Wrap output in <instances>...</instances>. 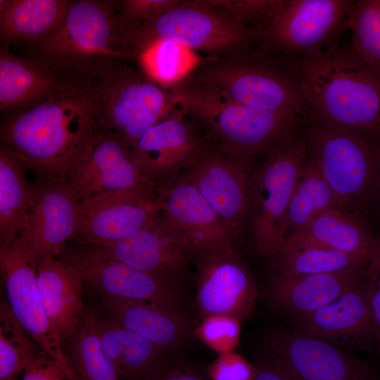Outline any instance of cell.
<instances>
[{
  "instance_id": "40",
  "label": "cell",
  "mask_w": 380,
  "mask_h": 380,
  "mask_svg": "<svg viewBox=\"0 0 380 380\" xmlns=\"http://www.w3.org/2000/svg\"><path fill=\"white\" fill-rule=\"evenodd\" d=\"M181 2L182 0L121 1L118 18L123 30V37L140 23L160 15Z\"/></svg>"
},
{
  "instance_id": "42",
  "label": "cell",
  "mask_w": 380,
  "mask_h": 380,
  "mask_svg": "<svg viewBox=\"0 0 380 380\" xmlns=\"http://www.w3.org/2000/svg\"><path fill=\"white\" fill-rule=\"evenodd\" d=\"M365 280L374 326V341L380 352V234L366 265Z\"/></svg>"
},
{
  "instance_id": "26",
  "label": "cell",
  "mask_w": 380,
  "mask_h": 380,
  "mask_svg": "<svg viewBox=\"0 0 380 380\" xmlns=\"http://www.w3.org/2000/svg\"><path fill=\"white\" fill-rule=\"evenodd\" d=\"M376 237L365 214L334 208L320 215L304 230L286 238L281 248L369 251L373 250Z\"/></svg>"
},
{
  "instance_id": "21",
  "label": "cell",
  "mask_w": 380,
  "mask_h": 380,
  "mask_svg": "<svg viewBox=\"0 0 380 380\" xmlns=\"http://www.w3.org/2000/svg\"><path fill=\"white\" fill-rule=\"evenodd\" d=\"M91 81L61 74L38 60L0 47V111L18 113L51 98L89 87Z\"/></svg>"
},
{
  "instance_id": "17",
  "label": "cell",
  "mask_w": 380,
  "mask_h": 380,
  "mask_svg": "<svg viewBox=\"0 0 380 380\" xmlns=\"http://www.w3.org/2000/svg\"><path fill=\"white\" fill-rule=\"evenodd\" d=\"M37 262L21 236L0 246V269L13 314L39 346L53 357L66 360L53 336L37 284Z\"/></svg>"
},
{
  "instance_id": "5",
  "label": "cell",
  "mask_w": 380,
  "mask_h": 380,
  "mask_svg": "<svg viewBox=\"0 0 380 380\" xmlns=\"http://www.w3.org/2000/svg\"><path fill=\"white\" fill-rule=\"evenodd\" d=\"M191 76L243 106L312 122L295 60L285 62L253 46L203 60Z\"/></svg>"
},
{
  "instance_id": "2",
  "label": "cell",
  "mask_w": 380,
  "mask_h": 380,
  "mask_svg": "<svg viewBox=\"0 0 380 380\" xmlns=\"http://www.w3.org/2000/svg\"><path fill=\"white\" fill-rule=\"evenodd\" d=\"M295 61L312 122L380 139V75L351 48L334 43Z\"/></svg>"
},
{
  "instance_id": "18",
  "label": "cell",
  "mask_w": 380,
  "mask_h": 380,
  "mask_svg": "<svg viewBox=\"0 0 380 380\" xmlns=\"http://www.w3.org/2000/svg\"><path fill=\"white\" fill-rule=\"evenodd\" d=\"M85 246L148 273L179 291L180 279L194 259L159 213L143 227L119 239Z\"/></svg>"
},
{
  "instance_id": "38",
  "label": "cell",
  "mask_w": 380,
  "mask_h": 380,
  "mask_svg": "<svg viewBox=\"0 0 380 380\" xmlns=\"http://www.w3.org/2000/svg\"><path fill=\"white\" fill-rule=\"evenodd\" d=\"M240 322L229 315L208 316L203 318L194 334L218 354L234 351L239 341Z\"/></svg>"
},
{
  "instance_id": "27",
  "label": "cell",
  "mask_w": 380,
  "mask_h": 380,
  "mask_svg": "<svg viewBox=\"0 0 380 380\" xmlns=\"http://www.w3.org/2000/svg\"><path fill=\"white\" fill-rule=\"evenodd\" d=\"M366 265L336 272L274 279L270 298L277 306L294 316L312 312L360 281L365 277Z\"/></svg>"
},
{
  "instance_id": "34",
  "label": "cell",
  "mask_w": 380,
  "mask_h": 380,
  "mask_svg": "<svg viewBox=\"0 0 380 380\" xmlns=\"http://www.w3.org/2000/svg\"><path fill=\"white\" fill-rule=\"evenodd\" d=\"M65 342L67 348L65 354L78 380L121 379L118 367L83 319Z\"/></svg>"
},
{
  "instance_id": "25",
  "label": "cell",
  "mask_w": 380,
  "mask_h": 380,
  "mask_svg": "<svg viewBox=\"0 0 380 380\" xmlns=\"http://www.w3.org/2000/svg\"><path fill=\"white\" fill-rule=\"evenodd\" d=\"M101 297L107 315L163 351H177L192 332L182 311L148 302Z\"/></svg>"
},
{
  "instance_id": "20",
  "label": "cell",
  "mask_w": 380,
  "mask_h": 380,
  "mask_svg": "<svg viewBox=\"0 0 380 380\" xmlns=\"http://www.w3.org/2000/svg\"><path fill=\"white\" fill-rule=\"evenodd\" d=\"M186 115L181 108L174 109L132 148L134 163L156 187L186 169L205 146Z\"/></svg>"
},
{
  "instance_id": "37",
  "label": "cell",
  "mask_w": 380,
  "mask_h": 380,
  "mask_svg": "<svg viewBox=\"0 0 380 380\" xmlns=\"http://www.w3.org/2000/svg\"><path fill=\"white\" fill-rule=\"evenodd\" d=\"M215 6L227 13L242 24L254 25L261 30L267 27L284 0H209Z\"/></svg>"
},
{
  "instance_id": "8",
  "label": "cell",
  "mask_w": 380,
  "mask_h": 380,
  "mask_svg": "<svg viewBox=\"0 0 380 380\" xmlns=\"http://www.w3.org/2000/svg\"><path fill=\"white\" fill-rule=\"evenodd\" d=\"M304 133L308 156L343 208L365 214L380 160L377 140L317 122L307 123Z\"/></svg>"
},
{
  "instance_id": "22",
  "label": "cell",
  "mask_w": 380,
  "mask_h": 380,
  "mask_svg": "<svg viewBox=\"0 0 380 380\" xmlns=\"http://www.w3.org/2000/svg\"><path fill=\"white\" fill-rule=\"evenodd\" d=\"M36 200L21 236L37 265L58 257L77 229L79 200L65 182H39Z\"/></svg>"
},
{
  "instance_id": "36",
  "label": "cell",
  "mask_w": 380,
  "mask_h": 380,
  "mask_svg": "<svg viewBox=\"0 0 380 380\" xmlns=\"http://www.w3.org/2000/svg\"><path fill=\"white\" fill-rule=\"evenodd\" d=\"M354 53L380 75V0L354 1L347 16Z\"/></svg>"
},
{
  "instance_id": "11",
  "label": "cell",
  "mask_w": 380,
  "mask_h": 380,
  "mask_svg": "<svg viewBox=\"0 0 380 380\" xmlns=\"http://www.w3.org/2000/svg\"><path fill=\"white\" fill-rule=\"evenodd\" d=\"M253 158L232 156L205 146L184 176L215 210L233 239L248 224Z\"/></svg>"
},
{
  "instance_id": "7",
  "label": "cell",
  "mask_w": 380,
  "mask_h": 380,
  "mask_svg": "<svg viewBox=\"0 0 380 380\" xmlns=\"http://www.w3.org/2000/svg\"><path fill=\"white\" fill-rule=\"evenodd\" d=\"M304 126L269 152L252 174L248 230L254 249L264 257L277 254L286 238L289 203L308 153Z\"/></svg>"
},
{
  "instance_id": "3",
  "label": "cell",
  "mask_w": 380,
  "mask_h": 380,
  "mask_svg": "<svg viewBox=\"0 0 380 380\" xmlns=\"http://www.w3.org/2000/svg\"><path fill=\"white\" fill-rule=\"evenodd\" d=\"M121 1L72 0L60 25L44 37L23 44V56L56 71L91 80L132 59L118 18Z\"/></svg>"
},
{
  "instance_id": "35",
  "label": "cell",
  "mask_w": 380,
  "mask_h": 380,
  "mask_svg": "<svg viewBox=\"0 0 380 380\" xmlns=\"http://www.w3.org/2000/svg\"><path fill=\"white\" fill-rule=\"evenodd\" d=\"M40 349L13 314L6 299L0 304V380H18Z\"/></svg>"
},
{
  "instance_id": "1",
  "label": "cell",
  "mask_w": 380,
  "mask_h": 380,
  "mask_svg": "<svg viewBox=\"0 0 380 380\" xmlns=\"http://www.w3.org/2000/svg\"><path fill=\"white\" fill-rule=\"evenodd\" d=\"M1 117V144L42 183L65 182L99 128L89 87Z\"/></svg>"
},
{
  "instance_id": "4",
  "label": "cell",
  "mask_w": 380,
  "mask_h": 380,
  "mask_svg": "<svg viewBox=\"0 0 380 380\" xmlns=\"http://www.w3.org/2000/svg\"><path fill=\"white\" fill-rule=\"evenodd\" d=\"M183 110L219 143L240 158L267 154L308 122L290 113H277L240 104L191 75L168 89Z\"/></svg>"
},
{
  "instance_id": "39",
  "label": "cell",
  "mask_w": 380,
  "mask_h": 380,
  "mask_svg": "<svg viewBox=\"0 0 380 380\" xmlns=\"http://www.w3.org/2000/svg\"><path fill=\"white\" fill-rule=\"evenodd\" d=\"M177 351H163L139 380H210Z\"/></svg>"
},
{
  "instance_id": "31",
  "label": "cell",
  "mask_w": 380,
  "mask_h": 380,
  "mask_svg": "<svg viewBox=\"0 0 380 380\" xmlns=\"http://www.w3.org/2000/svg\"><path fill=\"white\" fill-rule=\"evenodd\" d=\"M334 208L343 209L308 153L287 212L286 238L304 230L320 215Z\"/></svg>"
},
{
  "instance_id": "13",
  "label": "cell",
  "mask_w": 380,
  "mask_h": 380,
  "mask_svg": "<svg viewBox=\"0 0 380 380\" xmlns=\"http://www.w3.org/2000/svg\"><path fill=\"white\" fill-rule=\"evenodd\" d=\"M160 216L196 258L234 248L233 238L215 210L184 175H177L156 188Z\"/></svg>"
},
{
  "instance_id": "6",
  "label": "cell",
  "mask_w": 380,
  "mask_h": 380,
  "mask_svg": "<svg viewBox=\"0 0 380 380\" xmlns=\"http://www.w3.org/2000/svg\"><path fill=\"white\" fill-rule=\"evenodd\" d=\"M258 30L242 24L209 0L182 1L160 15L140 23L123 38L134 56L159 40L220 57L258 44Z\"/></svg>"
},
{
  "instance_id": "14",
  "label": "cell",
  "mask_w": 380,
  "mask_h": 380,
  "mask_svg": "<svg viewBox=\"0 0 380 380\" xmlns=\"http://www.w3.org/2000/svg\"><path fill=\"white\" fill-rule=\"evenodd\" d=\"M64 181L79 201L109 192L157 188L142 175L125 141L99 127Z\"/></svg>"
},
{
  "instance_id": "43",
  "label": "cell",
  "mask_w": 380,
  "mask_h": 380,
  "mask_svg": "<svg viewBox=\"0 0 380 380\" xmlns=\"http://www.w3.org/2000/svg\"><path fill=\"white\" fill-rule=\"evenodd\" d=\"M68 360H57L40 349L28 361L22 380H66Z\"/></svg>"
},
{
  "instance_id": "12",
  "label": "cell",
  "mask_w": 380,
  "mask_h": 380,
  "mask_svg": "<svg viewBox=\"0 0 380 380\" xmlns=\"http://www.w3.org/2000/svg\"><path fill=\"white\" fill-rule=\"evenodd\" d=\"M57 258L72 267L101 296L148 302L184 312L181 291L88 246H66Z\"/></svg>"
},
{
  "instance_id": "19",
  "label": "cell",
  "mask_w": 380,
  "mask_h": 380,
  "mask_svg": "<svg viewBox=\"0 0 380 380\" xmlns=\"http://www.w3.org/2000/svg\"><path fill=\"white\" fill-rule=\"evenodd\" d=\"M197 260L196 303L203 318L250 315L258 296L255 284L234 248L202 255Z\"/></svg>"
},
{
  "instance_id": "33",
  "label": "cell",
  "mask_w": 380,
  "mask_h": 380,
  "mask_svg": "<svg viewBox=\"0 0 380 380\" xmlns=\"http://www.w3.org/2000/svg\"><path fill=\"white\" fill-rule=\"evenodd\" d=\"M133 59L148 79L167 89L189 77L203 61L194 51L167 40L151 44Z\"/></svg>"
},
{
  "instance_id": "24",
  "label": "cell",
  "mask_w": 380,
  "mask_h": 380,
  "mask_svg": "<svg viewBox=\"0 0 380 380\" xmlns=\"http://www.w3.org/2000/svg\"><path fill=\"white\" fill-rule=\"evenodd\" d=\"M79 274L57 258L37 266V284L44 313L55 338L62 344L81 323L85 310Z\"/></svg>"
},
{
  "instance_id": "9",
  "label": "cell",
  "mask_w": 380,
  "mask_h": 380,
  "mask_svg": "<svg viewBox=\"0 0 380 380\" xmlns=\"http://www.w3.org/2000/svg\"><path fill=\"white\" fill-rule=\"evenodd\" d=\"M89 90L99 127L118 134L131 149L176 106L168 89L126 62L91 80Z\"/></svg>"
},
{
  "instance_id": "41",
  "label": "cell",
  "mask_w": 380,
  "mask_h": 380,
  "mask_svg": "<svg viewBox=\"0 0 380 380\" xmlns=\"http://www.w3.org/2000/svg\"><path fill=\"white\" fill-rule=\"evenodd\" d=\"M205 372L210 380H254L257 369L241 355L230 351L219 354Z\"/></svg>"
},
{
  "instance_id": "23",
  "label": "cell",
  "mask_w": 380,
  "mask_h": 380,
  "mask_svg": "<svg viewBox=\"0 0 380 380\" xmlns=\"http://www.w3.org/2000/svg\"><path fill=\"white\" fill-rule=\"evenodd\" d=\"M295 329L329 342L374 340L365 277L338 298L310 313L294 316Z\"/></svg>"
},
{
  "instance_id": "29",
  "label": "cell",
  "mask_w": 380,
  "mask_h": 380,
  "mask_svg": "<svg viewBox=\"0 0 380 380\" xmlns=\"http://www.w3.org/2000/svg\"><path fill=\"white\" fill-rule=\"evenodd\" d=\"M27 170L7 148L0 145V246L26 231L39 188V182L32 184L27 179Z\"/></svg>"
},
{
  "instance_id": "30",
  "label": "cell",
  "mask_w": 380,
  "mask_h": 380,
  "mask_svg": "<svg viewBox=\"0 0 380 380\" xmlns=\"http://www.w3.org/2000/svg\"><path fill=\"white\" fill-rule=\"evenodd\" d=\"M72 0H0L1 48L37 41L62 22Z\"/></svg>"
},
{
  "instance_id": "32",
  "label": "cell",
  "mask_w": 380,
  "mask_h": 380,
  "mask_svg": "<svg viewBox=\"0 0 380 380\" xmlns=\"http://www.w3.org/2000/svg\"><path fill=\"white\" fill-rule=\"evenodd\" d=\"M372 251L348 253L317 248H281L274 256V279L336 272L364 266Z\"/></svg>"
},
{
  "instance_id": "10",
  "label": "cell",
  "mask_w": 380,
  "mask_h": 380,
  "mask_svg": "<svg viewBox=\"0 0 380 380\" xmlns=\"http://www.w3.org/2000/svg\"><path fill=\"white\" fill-rule=\"evenodd\" d=\"M354 1L284 0L270 25L258 30V47L304 56L336 43Z\"/></svg>"
},
{
  "instance_id": "28",
  "label": "cell",
  "mask_w": 380,
  "mask_h": 380,
  "mask_svg": "<svg viewBox=\"0 0 380 380\" xmlns=\"http://www.w3.org/2000/svg\"><path fill=\"white\" fill-rule=\"evenodd\" d=\"M82 319L96 334L124 380H139L163 352L107 315L85 309Z\"/></svg>"
},
{
  "instance_id": "44",
  "label": "cell",
  "mask_w": 380,
  "mask_h": 380,
  "mask_svg": "<svg viewBox=\"0 0 380 380\" xmlns=\"http://www.w3.org/2000/svg\"><path fill=\"white\" fill-rule=\"evenodd\" d=\"M255 365L254 380H302L288 362L270 352Z\"/></svg>"
},
{
  "instance_id": "15",
  "label": "cell",
  "mask_w": 380,
  "mask_h": 380,
  "mask_svg": "<svg viewBox=\"0 0 380 380\" xmlns=\"http://www.w3.org/2000/svg\"><path fill=\"white\" fill-rule=\"evenodd\" d=\"M265 343L269 352L288 362L302 380H378L368 361L296 329H274Z\"/></svg>"
},
{
  "instance_id": "16",
  "label": "cell",
  "mask_w": 380,
  "mask_h": 380,
  "mask_svg": "<svg viewBox=\"0 0 380 380\" xmlns=\"http://www.w3.org/2000/svg\"><path fill=\"white\" fill-rule=\"evenodd\" d=\"M156 190L137 189L101 194L79 201L72 241L91 246L119 239L143 227L159 213Z\"/></svg>"
},
{
  "instance_id": "45",
  "label": "cell",
  "mask_w": 380,
  "mask_h": 380,
  "mask_svg": "<svg viewBox=\"0 0 380 380\" xmlns=\"http://www.w3.org/2000/svg\"><path fill=\"white\" fill-rule=\"evenodd\" d=\"M370 206H374L378 217L380 220V160L379 163V168L375 179L374 189L369 204Z\"/></svg>"
}]
</instances>
